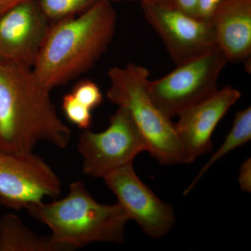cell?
Masks as SVG:
<instances>
[{
  "label": "cell",
  "mask_w": 251,
  "mask_h": 251,
  "mask_svg": "<svg viewBox=\"0 0 251 251\" xmlns=\"http://www.w3.org/2000/svg\"><path fill=\"white\" fill-rule=\"evenodd\" d=\"M62 108L67 120L77 128L89 129L92 126V110L78 101L71 92L63 97Z\"/></svg>",
  "instance_id": "obj_16"
},
{
  "label": "cell",
  "mask_w": 251,
  "mask_h": 251,
  "mask_svg": "<svg viewBox=\"0 0 251 251\" xmlns=\"http://www.w3.org/2000/svg\"><path fill=\"white\" fill-rule=\"evenodd\" d=\"M25 0H0V16Z\"/></svg>",
  "instance_id": "obj_21"
},
{
  "label": "cell",
  "mask_w": 251,
  "mask_h": 251,
  "mask_svg": "<svg viewBox=\"0 0 251 251\" xmlns=\"http://www.w3.org/2000/svg\"><path fill=\"white\" fill-rule=\"evenodd\" d=\"M216 44L228 62H250L251 0H224L211 19Z\"/></svg>",
  "instance_id": "obj_12"
},
{
  "label": "cell",
  "mask_w": 251,
  "mask_h": 251,
  "mask_svg": "<svg viewBox=\"0 0 251 251\" xmlns=\"http://www.w3.org/2000/svg\"><path fill=\"white\" fill-rule=\"evenodd\" d=\"M50 93L31 69L0 61V150L33 152L41 142L67 148L72 131L59 118Z\"/></svg>",
  "instance_id": "obj_1"
},
{
  "label": "cell",
  "mask_w": 251,
  "mask_h": 251,
  "mask_svg": "<svg viewBox=\"0 0 251 251\" xmlns=\"http://www.w3.org/2000/svg\"><path fill=\"white\" fill-rule=\"evenodd\" d=\"M71 93L90 110L98 108L103 100V94L95 82L90 80L79 81Z\"/></svg>",
  "instance_id": "obj_17"
},
{
  "label": "cell",
  "mask_w": 251,
  "mask_h": 251,
  "mask_svg": "<svg viewBox=\"0 0 251 251\" xmlns=\"http://www.w3.org/2000/svg\"><path fill=\"white\" fill-rule=\"evenodd\" d=\"M34 0H25L0 16V61L32 69L50 28Z\"/></svg>",
  "instance_id": "obj_10"
},
{
  "label": "cell",
  "mask_w": 251,
  "mask_h": 251,
  "mask_svg": "<svg viewBox=\"0 0 251 251\" xmlns=\"http://www.w3.org/2000/svg\"><path fill=\"white\" fill-rule=\"evenodd\" d=\"M228 60L217 47L181 65L161 78L149 80L148 92L155 105L173 118L218 90V79Z\"/></svg>",
  "instance_id": "obj_5"
},
{
  "label": "cell",
  "mask_w": 251,
  "mask_h": 251,
  "mask_svg": "<svg viewBox=\"0 0 251 251\" xmlns=\"http://www.w3.org/2000/svg\"><path fill=\"white\" fill-rule=\"evenodd\" d=\"M62 183L53 170L34 152L12 153L0 150V204L20 211L42 202L46 197L56 199Z\"/></svg>",
  "instance_id": "obj_7"
},
{
  "label": "cell",
  "mask_w": 251,
  "mask_h": 251,
  "mask_svg": "<svg viewBox=\"0 0 251 251\" xmlns=\"http://www.w3.org/2000/svg\"><path fill=\"white\" fill-rule=\"evenodd\" d=\"M141 7L176 67L217 46L211 21L189 16L175 6L141 3Z\"/></svg>",
  "instance_id": "obj_8"
},
{
  "label": "cell",
  "mask_w": 251,
  "mask_h": 251,
  "mask_svg": "<svg viewBox=\"0 0 251 251\" xmlns=\"http://www.w3.org/2000/svg\"><path fill=\"white\" fill-rule=\"evenodd\" d=\"M77 149L82 158V173L101 179L133 164L135 157L148 150L129 114L122 108L110 117L107 129L100 133L84 130Z\"/></svg>",
  "instance_id": "obj_6"
},
{
  "label": "cell",
  "mask_w": 251,
  "mask_h": 251,
  "mask_svg": "<svg viewBox=\"0 0 251 251\" xmlns=\"http://www.w3.org/2000/svg\"><path fill=\"white\" fill-rule=\"evenodd\" d=\"M0 251H67L51 235L40 236L25 226L18 216L0 219Z\"/></svg>",
  "instance_id": "obj_13"
},
{
  "label": "cell",
  "mask_w": 251,
  "mask_h": 251,
  "mask_svg": "<svg viewBox=\"0 0 251 251\" xmlns=\"http://www.w3.org/2000/svg\"><path fill=\"white\" fill-rule=\"evenodd\" d=\"M198 0H174L175 7L189 16L196 17Z\"/></svg>",
  "instance_id": "obj_20"
},
{
  "label": "cell",
  "mask_w": 251,
  "mask_h": 251,
  "mask_svg": "<svg viewBox=\"0 0 251 251\" xmlns=\"http://www.w3.org/2000/svg\"><path fill=\"white\" fill-rule=\"evenodd\" d=\"M112 0H99L82 14L51 24L31 69L49 91L91 70L108 50L116 30Z\"/></svg>",
  "instance_id": "obj_2"
},
{
  "label": "cell",
  "mask_w": 251,
  "mask_h": 251,
  "mask_svg": "<svg viewBox=\"0 0 251 251\" xmlns=\"http://www.w3.org/2000/svg\"><path fill=\"white\" fill-rule=\"evenodd\" d=\"M26 210L48 226L54 242L67 251L97 242L121 244L125 240L126 225L129 221L118 202H97L81 181L72 183L62 199L30 204Z\"/></svg>",
  "instance_id": "obj_3"
},
{
  "label": "cell",
  "mask_w": 251,
  "mask_h": 251,
  "mask_svg": "<svg viewBox=\"0 0 251 251\" xmlns=\"http://www.w3.org/2000/svg\"><path fill=\"white\" fill-rule=\"evenodd\" d=\"M238 181L240 187L245 192L251 191V160L248 158L243 163L239 170Z\"/></svg>",
  "instance_id": "obj_19"
},
{
  "label": "cell",
  "mask_w": 251,
  "mask_h": 251,
  "mask_svg": "<svg viewBox=\"0 0 251 251\" xmlns=\"http://www.w3.org/2000/svg\"><path fill=\"white\" fill-rule=\"evenodd\" d=\"M110 86L107 97L129 114L148 145V151L160 164L184 163L175 123L155 105L148 92L150 73L133 63L108 71Z\"/></svg>",
  "instance_id": "obj_4"
},
{
  "label": "cell",
  "mask_w": 251,
  "mask_h": 251,
  "mask_svg": "<svg viewBox=\"0 0 251 251\" xmlns=\"http://www.w3.org/2000/svg\"><path fill=\"white\" fill-rule=\"evenodd\" d=\"M251 140V108L248 107L236 114L232 128L226 136L224 143L220 147L219 150L211 156L207 163L202 167V169L198 173L197 176L186 188L184 191V196H186L190 193V191L194 188V186L198 184V181L214 163L219 161L221 158L232 151V150L249 143Z\"/></svg>",
  "instance_id": "obj_14"
},
{
  "label": "cell",
  "mask_w": 251,
  "mask_h": 251,
  "mask_svg": "<svg viewBox=\"0 0 251 251\" xmlns=\"http://www.w3.org/2000/svg\"><path fill=\"white\" fill-rule=\"evenodd\" d=\"M241 97L239 90L227 86L178 115L175 128L182 148L184 163H193L211 151L214 130Z\"/></svg>",
  "instance_id": "obj_11"
},
{
  "label": "cell",
  "mask_w": 251,
  "mask_h": 251,
  "mask_svg": "<svg viewBox=\"0 0 251 251\" xmlns=\"http://www.w3.org/2000/svg\"><path fill=\"white\" fill-rule=\"evenodd\" d=\"M128 219L153 239L166 236L176 221L174 210L163 202L138 177L133 164L120 168L104 178Z\"/></svg>",
  "instance_id": "obj_9"
},
{
  "label": "cell",
  "mask_w": 251,
  "mask_h": 251,
  "mask_svg": "<svg viewBox=\"0 0 251 251\" xmlns=\"http://www.w3.org/2000/svg\"><path fill=\"white\" fill-rule=\"evenodd\" d=\"M130 1H139L140 3L172 6V7L175 6L174 0H130Z\"/></svg>",
  "instance_id": "obj_22"
},
{
  "label": "cell",
  "mask_w": 251,
  "mask_h": 251,
  "mask_svg": "<svg viewBox=\"0 0 251 251\" xmlns=\"http://www.w3.org/2000/svg\"><path fill=\"white\" fill-rule=\"evenodd\" d=\"M41 12L50 23L82 14L99 0H34Z\"/></svg>",
  "instance_id": "obj_15"
},
{
  "label": "cell",
  "mask_w": 251,
  "mask_h": 251,
  "mask_svg": "<svg viewBox=\"0 0 251 251\" xmlns=\"http://www.w3.org/2000/svg\"><path fill=\"white\" fill-rule=\"evenodd\" d=\"M224 0H198L196 18L211 21L218 7Z\"/></svg>",
  "instance_id": "obj_18"
}]
</instances>
